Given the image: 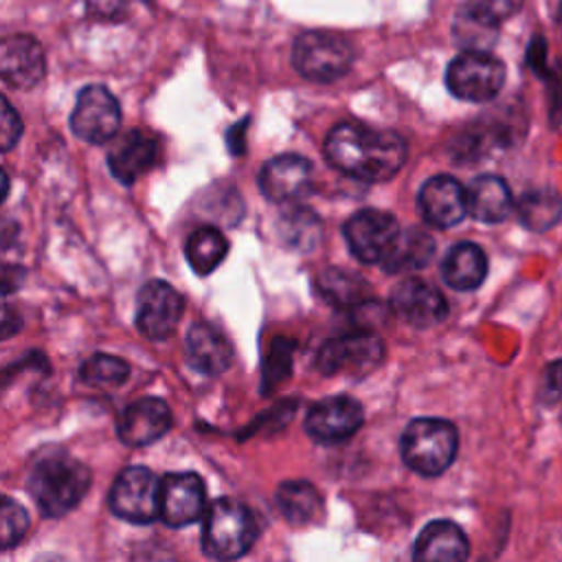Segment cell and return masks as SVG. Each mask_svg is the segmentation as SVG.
<instances>
[{
	"label": "cell",
	"instance_id": "17",
	"mask_svg": "<svg viewBox=\"0 0 562 562\" xmlns=\"http://www.w3.org/2000/svg\"><path fill=\"white\" fill-rule=\"evenodd\" d=\"M391 310L417 329L432 327L448 316V303L439 288L422 279L402 281L391 294Z\"/></svg>",
	"mask_w": 562,
	"mask_h": 562
},
{
	"label": "cell",
	"instance_id": "19",
	"mask_svg": "<svg viewBox=\"0 0 562 562\" xmlns=\"http://www.w3.org/2000/svg\"><path fill=\"white\" fill-rule=\"evenodd\" d=\"M156 158H158L156 140L143 134L140 130H132L110 149L108 169L119 182L132 184L154 167Z\"/></svg>",
	"mask_w": 562,
	"mask_h": 562
},
{
	"label": "cell",
	"instance_id": "9",
	"mask_svg": "<svg viewBox=\"0 0 562 562\" xmlns=\"http://www.w3.org/2000/svg\"><path fill=\"white\" fill-rule=\"evenodd\" d=\"M400 233L402 228L397 220L391 213L378 209H362L342 226V235L351 255L358 261L371 266H382L386 261Z\"/></svg>",
	"mask_w": 562,
	"mask_h": 562
},
{
	"label": "cell",
	"instance_id": "23",
	"mask_svg": "<svg viewBox=\"0 0 562 562\" xmlns=\"http://www.w3.org/2000/svg\"><path fill=\"white\" fill-rule=\"evenodd\" d=\"M487 277V255L474 241L454 244L441 261V279L459 292L476 290Z\"/></svg>",
	"mask_w": 562,
	"mask_h": 562
},
{
	"label": "cell",
	"instance_id": "25",
	"mask_svg": "<svg viewBox=\"0 0 562 562\" xmlns=\"http://www.w3.org/2000/svg\"><path fill=\"white\" fill-rule=\"evenodd\" d=\"M520 226L533 233H547L562 220V195L551 187L529 189L516 202Z\"/></svg>",
	"mask_w": 562,
	"mask_h": 562
},
{
	"label": "cell",
	"instance_id": "26",
	"mask_svg": "<svg viewBox=\"0 0 562 562\" xmlns=\"http://www.w3.org/2000/svg\"><path fill=\"white\" fill-rule=\"evenodd\" d=\"M435 255V239L422 228H406L400 233L391 255L382 263L386 272H404L428 266Z\"/></svg>",
	"mask_w": 562,
	"mask_h": 562
},
{
	"label": "cell",
	"instance_id": "24",
	"mask_svg": "<svg viewBox=\"0 0 562 562\" xmlns=\"http://www.w3.org/2000/svg\"><path fill=\"white\" fill-rule=\"evenodd\" d=\"M318 294L338 310H356L371 301V288L358 272L327 268L316 277Z\"/></svg>",
	"mask_w": 562,
	"mask_h": 562
},
{
	"label": "cell",
	"instance_id": "12",
	"mask_svg": "<svg viewBox=\"0 0 562 562\" xmlns=\"http://www.w3.org/2000/svg\"><path fill=\"white\" fill-rule=\"evenodd\" d=\"M364 422L362 404L351 395H329L316 402L305 417V432L316 443H340L358 432Z\"/></svg>",
	"mask_w": 562,
	"mask_h": 562
},
{
	"label": "cell",
	"instance_id": "16",
	"mask_svg": "<svg viewBox=\"0 0 562 562\" xmlns=\"http://www.w3.org/2000/svg\"><path fill=\"white\" fill-rule=\"evenodd\" d=\"M171 411L160 397H140L123 408L116 422V435L125 446L140 448L158 441L171 428Z\"/></svg>",
	"mask_w": 562,
	"mask_h": 562
},
{
	"label": "cell",
	"instance_id": "31",
	"mask_svg": "<svg viewBox=\"0 0 562 562\" xmlns=\"http://www.w3.org/2000/svg\"><path fill=\"white\" fill-rule=\"evenodd\" d=\"M79 378L90 386H121L130 378V364L119 356L94 353L81 364Z\"/></svg>",
	"mask_w": 562,
	"mask_h": 562
},
{
	"label": "cell",
	"instance_id": "28",
	"mask_svg": "<svg viewBox=\"0 0 562 562\" xmlns=\"http://www.w3.org/2000/svg\"><path fill=\"white\" fill-rule=\"evenodd\" d=\"M226 252H228V241L224 233L213 226H200L198 231H193L184 246L187 261L198 274L213 272L222 263Z\"/></svg>",
	"mask_w": 562,
	"mask_h": 562
},
{
	"label": "cell",
	"instance_id": "34",
	"mask_svg": "<svg viewBox=\"0 0 562 562\" xmlns=\"http://www.w3.org/2000/svg\"><path fill=\"white\" fill-rule=\"evenodd\" d=\"M536 400L540 406H553L562 400V358H555L544 364L538 380Z\"/></svg>",
	"mask_w": 562,
	"mask_h": 562
},
{
	"label": "cell",
	"instance_id": "29",
	"mask_svg": "<svg viewBox=\"0 0 562 562\" xmlns=\"http://www.w3.org/2000/svg\"><path fill=\"white\" fill-rule=\"evenodd\" d=\"M452 35L463 50H487L498 37V24L483 20L461 4L452 24Z\"/></svg>",
	"mask_w": 562,
	"mask_h": 562
},
{
	"label": "cell",
	"instance_id": "20",
	"mask_svg": "<svg viewBox=\"0 0 562 562\" xmlns=\"http://www.w3.org/2000/svg\"><path fill=\"white\" fill-rule=\"evenodd\" d=\"M470 555V542L463 529L452 520L428 522L415 540L413 558L424 562H459Z\"/></svg>",
	"mask_w": 562,
	"mask_h": 562
},
{
	"label": "cell",
	"instance_id": "8",
	"mask_svg": "<svg viewBox=\"0 0 562 562\" xmlns=\"http://www.w3.org/2000/svg\"><path fill=\"white\" fill-rule=\"evenodd\" d=\"M382 360V340L371 331H353L325 340L314 364L323 375H367Z\"/></svg>",
	"mask_w": 562,
	"mask_h": 562
},
{
	"label": "cell",
	"instance_id": "18",
	"mask_svg": "<svg viewBox=\"0 0 562 562\" xmlns=\"http://www.w3.org/2000/svg\"><path fill=\"white\" fill-rule=\"evenodd\" d=\"M46 59L40 42L31 35H9L0 44V75L7 86L29 90L44 79Z\"/></svg>",
	"mask_w": 562,
	"mask_h": 562
},
{
	"label": "cell",
	"instance_id": "35",
	"mask_svg": "<svg viewBox=\"0 0 562 562\" xmlns=\"http://www.w3.org/2000/svg\"><path fill=\"white\" fill-rule=\"evenodd\" d=\"M522 2L525 0H465L463 7L470 9L472 13L481 15L483 20L501 26V22H505L507 18H512L514 13L520 11Z\"/></svg>",
	"mask_w": 562,
	"mask_h": 562
},
{
	"label": "cell",
	"instance_id": "22",
	"mask_svg": "<svg viewBox=\"0 0 562 562\" xmlns=\"http://www.w3.org/2000/svg\"><path fill=\"white\" fill-rule=\"evenodd\" d=\"M514 198L509 184L494 173L476 176L468 184V213L483 224H498L509 217Z\"/></svg>",
	"mask_w": 562,
	"mask_h": 562
},
{
	"label": "cell",
	"instance_id": "5",
	"mask_svg": "<svg viewBox=\"0 0 562 562\" xmlns=\"http://www.w3.org/2000/svg\"><path fill=\"white\" fill-rule=\"evenodd\" d=\"M353 64L351 44L329 31H307L294 40L292 66L310 81L329 83L349 72Z\"/></svg>",
	"mask_w": 562,
	"mask_h": 562
},
{
	"label": "cell",
	"instance_id": "21",
	"mask_svg": "<svg viewBox=\"0 0 562 562\" xmlns=\"http://www.w3.org/2000/svg\"><path fill=\"white\" fill-rule=\"evenodd\" d=\"M187 360L195 371L217 375L231 367L233 349L217 327L195 323L187 334Z\"/></svg>",
	"mask_w": 562,
	"mask_h": 562
},
{
	"label": "cell",
	"instance_id": "15",
	"mask_svg": "<svg viewBox=\"0 0 562 562\" xmlns=\"http://www.w3.org/2000/svg\"><path fill=\"white\" fill-rule=\"evenodd\" d=\"M417 206L430 226L450 228L468 215V189L452 176H432L422 184Z\"/></svg>",
	"mask_w": 562,
	"mask_h": 562
},
{
	"label": "cell",
	"instance_id": "13",
	"mask_svg": "<svg viewBox=\"0 0 562 562\" xmlns=\"http://www.w3.org/2000/svg\"><path fill=\"white\" fill-rule=\"evenodd\" d=\"M314 187V167L301 154L270 158L259 171V189L270 202H299Z\"/></svg>",
	"mask_w": 562,
	"mask_h": 562
},
{
	"label": "cell",
	"instance_id": "39",
	"mask_svg": "<svg viewBox=\"0 0 562 562\" xmlns=\"http://www.w3.org/2000/svg\"><path fill=\"white\" fill-rule=\"evenodd\" d=\"M88 11L101 20H123L130 13V0H86Z\"/></svg>",
	"mask_w": 562,
	"mask_h": 562
},
{
	"label": "cell",
	"instance_id": "6",
	"mask_svg": "<svg viewBox=\"0 0 562 562\" xmlns=\"http://www.w3.org/2000/svg\"><path fill=\"white\" fill-rule=\"evenodd\" d=\"M505 64L487 50H463L446 68L452 97L470 103L492 101L505 86Z\"/></svg>",
	"mask_w": 562,
	"mask_h": 562
},
{
	"label": "cell",
	"instance_id": "4",
	"mask_svg": "<svg viewBox=\"0 0 562 562\" xmlns=\"http://www.w3.org/2000/svg\"><path fill=\"white\" fill-rule=\"evenodd\" d=\"M257 533L259 529L252 512L235 498L220 496L206 507L202 551L213 560H235L250 551Z\"/></svg>",
	"mask_w": 562,
	"mask_h": 562
},
{
	"label": "cell",
	"instance_id": "11",
	"mask_svg": "<svg viewBox=\"0 0 562 562\" xmlns=\"http://www.w3.org/2000/svg\"><path fill=\"white\" fill-rule=\"evenodd\" d=\"M184 312L182 294L167 281L151 279L138 290L136 327L149 340L169 338Z\"/></svg>",
	"mask_w": 562,
	"mask_h": 562
},
{
	"label": "cell",
	"instance_id": "1",
	"mask_svg": "<svg viewBox=\"0 0 562 562\" xmlns=\"http://www.w3.org/2000/svg\"><path fill=\"white\" fill-rule=\"evenodd\" d=\"M331 167L367 182L393 178L406 162V140L391 130H373L362 123H338L325 140Z\"/></svg>",
	"mask_w": 562,
	"mask_h": 562
},
{
	"label": "cell",
	"instance_id": "2",
	"mask_svg": "<svg viewBox=\"0 0 562 562\" xmlns=\"http://www.w3.org/2000/svg\"><path fill=\"white\" fill-rule=\"evenodd\" d=\"M90 481L86 463L59 448H53L33 461L26 490L42 516L59 518L81 503Z\"/></svg>",
	"mask_w": 562,
	"mask_h": 562
},
{
	"label": "cell",
	"instance_id": "37",
	"mask_svg": "<svg viewBox=\"0 0 562 562\" xmlns=\"http://www.w3.org/2000/svg\"><path fill=\"white\" fill-rule=\"evenodd\" d=\"M525 64L527 68L538 77V79H544L549 75V59H547V40L544 35L536 33L527 46V53H525Z\"/></svg>",
	"mask_w": 562,
	"mask_h": 562
},
{
	"label": "cell",
	"instance_id": "10",
	"mask_svg": "<svg viewBox=\"0 0 562 562\" xmlns=\"http://www.w3.org/2000/svg\"><path fill=\"white\" fill-rule=\"evenodd\" d=\"M68 123L77 138L94 145L108 143L121 127L119 101L105 86H86L77 94Z\"/></svg>",
	"mask_w": 562,
	"mask_h": 562
},
{
	"label": "cell",
	"instance_id": "33",
	"mask_svg": "<svg viewBox=\"0 0 562 562\" xmlns=\"http://www.w3.org/2000/svg\"><path fill=\"white\" fill-rule=\"evenodd\" d=\"M0 540H2V547L4 549H11L15 547L24 533L29 531V514L26 509L15 503L11 496H4L2 503H0Z\"/></svg>",
	"mask_w": 562,
	"mask_h": 562
},
{
	"label": "cell",
	"instance_id": "40",
	"mask_svg": "<svg viewBox=\"0 0 562 562\" xmlns=\"http://www.w3.org/2000/svg\"><path fill=\"white\" fill-rule=\"evenodd\" d=\"M555 20H558V24L562 26V2H560V9H558V13H555Z\"/></svg>",
	"mask_w": 562,
	"mask_h": 562
},
{
	"label": "cell",
	"instance_id": "38",
	"mask_svg": "<svg viewBox=\"0 0 562 562\" xmlns=\"http://www.w3.org/2000/svg\"><path fill=\"white\" fill-rule=\"evenodd\" d=\"M22 134L20 114L13 110L9 99H2V151H9Z\"/></svg>",
	"mask_w": 562,
	"mask_h": 562
},
{
	"label": "cell",
	"instance_id": "3",
	"mask_svg": "<svg viewBox=\"0 0 562 562\" xmlns=\"http://www.w3.org/2000/svg\"><path fill=\"white\" fill-rule=\"evenodd\" d=\"M459 450L457 426L439 417L413 419L400 439L404 463L422 476H439L446 472Z\"/></svg>",
	"mask_w": 562,
	"mask_h": 562
},
{
	"label": "cell",
	"instance_id": "14",
	"mask_svg": "<svg viewBox=\"0 0 562 562\" xmlns=\"http://www.w3.org/2000/svg\"><path fill=\"white\" fill-rule=\"evenodd\" d=\"M206 507L204 481L195 472H169L160 479V520L167 527L195 522Z\"/></svg>",
	"mask_w": 562,
	"mask_h": 562
},
{
	"label": "cell",
	"instance_id": "7",
	"mask_svg": "<svg viewBox=\"0 0 562 562\" xmlns=\"http://www.w3.org/2000/svg\"><path fill=\"white\" fill-rule=\"evenodd\" d=\"M110 512L132 525H147L160 516V479L145 465L119 472L108 494Z\"/></svg>",
	"mask_w": 562,
	"mask_h": 562
},
{
	"label": "cell",
	"instance_id": "30",
	"mask_svg": "<svg viewBox=\"0 0 562 562\" xmlns=\"http://www.w3.org/2000/svg\"><path fill=\"white\" fill-rule=\"evenodd\" d=\"M283 241L299 250H310L321 239V220L310 209H292L279 222Z\"/></svg>",
	"mask_w": 562,
	"mask_h": 562
},
{
	"label": "cell",
	"instance_id": "27",
	"mask_svg": "<svg viewBox=\"0 0 562 562\" xmlns=\"http://www.w3.org/2000/svg\"><path fill=\"white\" fill-rule=\"evenodd\" d=\"M277 505L292 525H307L323 509V498L310 481H283L277 487Z\"/></svg>",
	"mask_w": 562,
	"mask_h": 562
},
{
	"label": "cell",
	"instance_id": "36",
	"mask_svg": "<svg viewBox=\"0 0 562 562\" xmlns=\"http://www.w3.org/2000/svg\"><path fill=\"white\" fill-rule=\"evenodd\" d=\"M542 81L547 83L549 121H551V125H558L562 121V59H558L549 68V75Z\"/></svg>",
	"mask_w": 562,
	"mask_h": 562
},
{
	"label": "cell",
	"instance_id": "32",
	"mask_svg": "<svg viewBox=\"0 0 562 562\" xmlns=\"http://www.w3.org/2000/svg\"><path fill=\"white\" fill-rule=\"evenodd\" d=\"M292 351L294 342L288 338H277L266 358V367L261 373V393H272L279 382L290 375L292 369Z\"/></svg>",
	"mask_w": 562,
	"mask_h": 562
}]
</instances>
